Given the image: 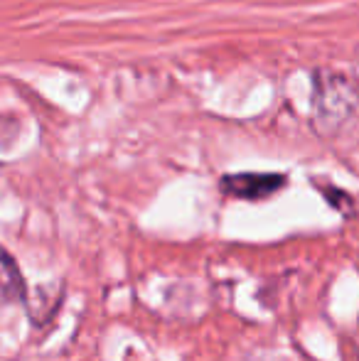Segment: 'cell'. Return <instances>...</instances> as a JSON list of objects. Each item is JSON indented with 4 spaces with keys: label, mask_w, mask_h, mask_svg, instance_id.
<instances>
[{
    "label": "cell",
    "mask_w": 359,
    "mask_h": 361,
    "mask_svg": "<svg viewBox=\"0 0 359 361\" xmlns=\"http://www.w3.org/2000/svg\"><path fill=\"white\" fill-rule=\"evenodd\" d=\"M288 177L278 172H239V175H226L219 180V190L226 197L246 202H261L269 200L276 192L286 187Z\"/></svg>",
    "instance_id": "2"
},
{
    "label": "cell",
    "mask_w": 359,
    "mask_h": 361,
    "mask_svg": "<svg viewBox=\"0 0 359 361\" xmlns=\"http://www.w3.org/2000/svg\"><path fill=\"white\" fill-rule=\"evenodd\" d=\"M18 138V121L13 116H0V152L8 150Z\"/></svg>",
    "instance_id": "4"
},
{
    "label": "cell",
    "mask_w": 359,
    "mask_h": 361,
    "mask_svg": "<svg viewBox=\"0 0 359 361\" xmlns=\"http://www.w3.org/2000/svg\"><path fill=\"white\" fill-rule=\"evenodd\" d=\"M315 128L322 133L337 130L357 111V86L345 74L317 72L315 76Z\"/></svg>",
    "instance_id": "1"
},
{
    "label": "cell",
    "mask_w": 359,
    "mask_h": 361,
    "mask_svg": "<svg viewBox=\"0 0 359 361\" xmlns=\"http://www.w3.org/2000/svg\"><path fill=\"white\" fill-rule=\"evenodd\" d=\"M28 300L25 278L15 258L0 246V305H18Z\"/></svg>",
    "instance_id": "3"
}]
</instances>
